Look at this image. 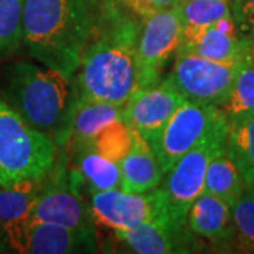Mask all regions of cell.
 Here are the masks:
<instances>
[{
  "mask_svg": "<svg viewBox=\"0 0 254 254\" xmlns=\"http://www.w3.org/2000/svg\"><path fill=\"white\" fill-rule=\"evenodd\" d=\"M100 16L93 0H24L23 46L38 63L72 81Z\"/></svg>",
  "mask_w": 254,
  "mask_h": 254,
  "instance_id": "cell-2",
  "label": "cell"
},
{
  "mask_svg": "<svg viewBox=\"0 0 254 254\" xmlns=\"http://www.w3.org/2000/svg\"><path fill=\"white\" fill-rule=\"evenodd\" d=\"M76 171L89 193L118 190L122 185L120 165L102 157L89 147L76 150Z\"/></svg>",
  "mask_w": 254,
  "mask_h": 254,
  "instance_id": "cell-20",
  "label": "cell"
},
{
  "mask_svg": "<svg viewBox=\"0 0 254 254\" xmlns=\"http://www.w3.org/2000/svg\"><path fill=\"white\" fill-rule=\"evenodd\" d=\"M230 1H233V0H230Z\"/></svg>",
  "mask_w": 254,
  "mask_h": 254,
  "instance_id": "cell-31",
  "label": "cell"
},
{
  "mask_svg": "<svg viewBox=\"0 0 254 254\" xmlns=\"http://www.w3.org/2000/svg\"><path fill=\"white\" fill-rule=\"evenodd\" d=\"M178 51L216 63H246L250 61V38L239 34L230 16L206 27L184 28Z\"/></svg>",
  "mask_w": 254,
  "mask_h": 254,
  "instance_id": "cell-14",
  "label": "cell"
},
{
  "mask_svg": "<svg viewBox=\"0 0 254 254\" xmlns=\"http://www.w3.org/2000/svg\"><path fill=\"white\" fill-rule=\"evenodd\" d=\"M226 131H220L202 141L174 164L158 187L164 198L167 218L187 225L190 205L203 193L205 175L210 160L226 147Z\"/></svg>",
  "mask_w": 254,
  "mask_h": 254,
  "instance_id": "cell-8",
  "label": "cell"
},
{
  "mask_svg": "<svg viewBox=\"0 0 254 254\" xmlns=\"http://www.w3.org/2000/svg\"><path fill=\"white\" fill-rule=\"evenodd\" d=\"M113 1H116L118 4L123 6L125 9L130 10L138 18L145 17L150 13L155 11L154 7L147 0H113Z\"/></svg>",
  "mask_w": 254,
  "mask_h": 254,
  "instance_id": "cell-28",
  "label": "cell"
},
{
  "mask_svg": "<svg viewBox=\"0 0 254 254\" xmlns=\"http://www.w3.org/2000/svg\"><path fill=\"white\" fill-rule=\"evenodd\" d=\"M226 151L243 177L247 190L254 187V113L229 122Z\"/></svg>",
  "mask_w": 254,
  "mask_h": 254,
  "instance_id": "cell-19",
  "label": "cell"
},
{
  "mask_svg": "<svg viewBox=\"0 0 254 254\" xmlns=\"http://www.w3.org/2000/svg\"><path fill=\"white\" fill-rule=\"evenodd\" d=\"M227 128L229 122L218 106L185 100L151 144L164 175L182 155Z\"/></svg>",
  "mask_w": 254,
  "mask_h": 254,
  "instance_id": "cell-5",
  "label": "cell"
},
{
  "mask_svg": "<svg viewBox=\"0 0 254 254\" xmlns=\"http://www.w3.org/2000/svg\"><path fill=\"white\" fill-rule=\"evenodd\" d=\"M4 79L1 98L30 126L53 137L58 147L66 144L75 99L71 79L26 61L9 65Z\"/></svg>",
  "mask_w": 254,
  "mask_h": 254,
  "instance_id": "cell-3",
  "label": "cell"
},
{
  "mask_svg": "<svg viewBox=\"0 0 254 254\" xmlns=\"http://www.w3.org/2000/svg\"><path fill=\"white\" fill-rule=\"evenodd\" d=\"M120 190L126 192H150L161 185L164 174L153 147L141 134L133 130V145L122 160Z\"/></svg>",
  "mask_w": 254,
  "mask_h": 254,
  "instance_id": "cell-16",
  "label": "cell"
},
{
  "mask_svg": "<svg viewBox=\"0 0 254 254\" xmlns=\"http://www.w3.org/2000/svg\"><path fill=\"white\" fill-rule=\"evenodd\" d=\"M140 20L137 38L138 89L163 79L164 66L177 54L184 34L178 4L155 10Z\"/></svg>",
  "mask_w": 254,
  "mask_h": 254,
  "instance_id": "cell-9",
  "label": "cell"
},
{
  "mask_svg": "<svg viewBox=\"0 0 254 254\" xmlns=\"http://www.w3.org/2000/svg\"><path fill=\"white\" fill-rule=\"evenodd\" d=\"M155 10L158 9H165V7H171V6H175L178 4L180 0H147Z\"/></svg>",
  "mask_w": 254,
  "mask_h": 254,
  "instance_id": "cell-29",
  "label": "cell"
},
{
  "mask_svg": "<svg viewBox=\"0 0 254 254\" xmlns=\"http://www.w3.org/2000/svg\"><path fill=\"white\" fill-rule=\"evenodd\" d=\"M173 69L165 76L190 102L219 106L245 63H216L178 51ZM247 63V61H246Z\"/></svg>",
  "mask_w": 254,
  "mask_h": 254,
  "instance_id": "cell-10",
  "label": "cell"
},
{
  "mask_svg": "<svg viewBox=\"0 0 254 254\" xmlns=\"http://www.w3.org/2000/svg\"><path fill=\"white\" fill-rule=\"evenodd\" d=\"M96 229H69L30 216L0 227V253H96Z\"/></svg>",
  "mask_w": 254,
  "mask_h": 254,
  "instance_id": "cell-6",
  "label": "cell"
},
{
  "mask_svg": "<svg viewBox=\"0 0 254 254\" xmlns=\"http://www.w3.org/2000/svg\"><path fill=\"white\" fill-rule=\"evenodd\" d=\"M233 242L246 253H254V190H243L232 206Z\"/></svg>",
  "mask_w": 254,
  "mask_h": 254,
  "instance_id": "cell-26",
  "label": "cell"
},
{
  "mask_svg": "<svg viewBox=\"0 0 254 254\" xmlns=\"http://www.w3.org/2000/svg\"><path fill=\"white\" fill-rule=\"evenodd\" d=\"M24 0H0V61L17 55L23 46Z\"/></svg>",
  "mask_w": 254,
  "mask_h": 254,
  "instance_id": "cell-23",
  "label": "cell"
},
{
  "mask_svg": "<svg viewBox=\"0 0 254 254\" xmlns=\"http://www.w3.org/2000/svg\"><path fill=\"white\" fill-rule=\"evenodd\" d=\"M81 185L78 171L58 155L54 168L41 181L30 218L69 229H95L91 205L82 198Z\"/></svg>",
  "mask_w": 254,
  "mask_h": 254,
  "instance_id": "cell-7",
  "label": "cell"
},
{
  "mask_svg": "<svg viewBox=\"0 0 254 254\" xmlns=\"http://www.w3.org/2000/svg\"><path fill=\"white\" fill-rule=\"evenodd\" d=\"M184 28H200L232 16L230 0H180Z\"/></svg>",
  "mask_w": 254,
  "mask_h": 254,
  "instance_id": "cell-25",
  "label": "cell"
},
{
  "mask_svg": "<svg viewBox=\"0 0 254 254\" xmlns=\"http://www.w3.org/2000/svg\"><path fill=\"white\" fill-rule=\"evenodd\" d=\"M118 3L102 6L98 31L82 57L73 93L125 106L138 89L137 38L140 24L120 13Z\"/></svg>",
  "mask_w": 254,
  "mask_h": 254,
  "instance_id": "cell-1",
  "label": "cell"
},
{
  "mask_svg": "<svg viewBox=\"0 0 254 254\" xmlns=\"http://www.w3.org/2000/svg\"><path fill=\"white\" fill-rule=\"evenodd\" d=\"M131 145H133V128L125 120H119L102 128L88 144L82 147H89L102 157L108 158L113 163L120 164L122 160L128 154Z\"/></svg>",
  "mask_w": 254,
  "mask_h": 254,
  "instance_id": "cell-24",
  "label": "cell"
},
{
  "mask_svg": "<svg viewBox=\"0 0 254 254\" xmlns=\"http://www.w3.org/2000/svg\"><path fill=\"white\" fill-rule=\"evenodd\" d=\"M127 252L137 254H180L200 252L202 243L187 225L167 218L141 223L126 230H113Z\"/></svg>",
  "mask_w": 254,
  "mask_h": 254,
  "instance_id": "cell-13",
  "label": "cell"
},
{
  "mask_svg": "<svg viewBox=\"0 0 254 254\" xmlns=\"http://www.w3.org/2000/svg\"><path fill=\"white\" fill-rule=\"evenodd\" d=\"M41 181H21L0 187V227L13 220L30 216Z\"/></svg>",
  "mask_w": 254,
  "mask_h": 254,
  "instance_id": "cell-21",
  "label": "cell"
},
{
  "mask_svg": "<svg viewBox=\"0 0 254 254\" xmlns=\"http://www.w3.org/2000/svg\"><path fill=\"white\" fill-rule=\"evenodd\" d=\"M253 37H254V36H253Z\"/></svg>",
  "mask_w": 254,
  "mask_h": 254,
  "instance_id": "cell-32",
  "label": "cell"
},
{
  "mask_svg": "<svg viewBox=\"0 0 254 254\" xmlns=\"http://www.w3.org/2000/svg\"><path fill=\"white\" fill-rule=\"evenodd\" d=\"M58 154L54 138L30 126L0 96V187L43 181Z\"/></svg>",
  "mask_w": 254,
  "mask_h": 254,
  "instance_id": "cell-4",
  "label": "cell"
},
{
  "mask_svg": "<svg viewBox=\"0 0 254 254\" xmlns=\"http://www.w3.org/2000/svg\"><path fill=\"white\" fill-rule=\"evenodd\" d=\"M185 100L170 81L164 78L154 85L137 89L131 95L125 105L123 120L151 145L174 112Z\"/></svg>",
  "mask_w": 254,
  "mask_h": 254,
  "instance_id": "cell-12",
  "label": "cell"
},
{
  "mask_svg": "<svg viewBox=\"0 0 254 254\" xmlns=\"http://www.w3.org/2000/svg\"><path fill=\"white\" fill-rule=\"evenodd\" d=\"M89 205L95 225L112 230H126L155 219L167 218L160 188L141 193L126 192L120 188L102 190L92 193Z\"/></svg>",
  "mask_w": 254,
  "mask_h": 254,
  "instance_id": "cell-11",
  "label": "cell"
},
{
  "mask_svg": "<svg viewBox=\"0 0 254 254\" xmlns=\"http://www.w3.org/2000/svg\"><path fill=\"white\" fill-rule=\"evenodd\" d=\"M252 190H254V187H253V188H252Z\"/></svg>",
  "mask_w": 254,
  "mask_h": 254,
  "instance_id": "cell-30",
  "label": "cell"
},
{
  "mask_svg": "<svg viewBox=\"0 0 254 254\" xmlns=\"http://www.w3.org/2000/svg\"><path fill=\"white\" fill-rule=\"evenodd\" d=\"M227 122L254 113V63L247 61L237 72L226 99L218 106Z\"/></svg>",
  "mask_w": 254,
  "mask_h": 254,
  "instance_id": "cell-22",
  "label": "cell"
},
{
  "mask_svg": "<svg viewBox=\"0 0 254 254\" xmlns=\"http://www.w3.org/2000/svg\"><path fill=\"white\" fill-rule=\"evenodd\" d=\"M123 110L125 106L75 95L66 144H72L75 150L88 144L102 128L123 120Z\"/></svg>",
  "mask_w": 254,
  "mask_h": 254,
  "instance_id": "cell-17",
  "label": "cell"
},
{
  "mask_svg": "<svg viewBox=\"0 0 254 254\" xmlns=\"http://www.w3.org/2000/svg\"><path fill=\"white\" fill-rule=\"evenodd\" d=\"M245 190L243 177L235 161L227 154L225 147L209 163L205 175L203 192L226 200L230 206H233Z\"/></svg>",
  "mask_w": 254,
  "mask_h": 254,
  "instance_id": "cell-18",
  "label": "cell"
},
{
  "mask_svg": "<svg viewBox=\"0 0 254 254\" xmlns=\"http://www.w3.org/2000/svg\"><path fill=\"white\" fill-rule=\"evenodd\" d=\"M187 226L193 235L208 240L213 246H229L233 242L232 206L226 200L203 192L190 205Z\"/></svg>",
  "mask_w": 254,
  "mask_h": 254,
  "instance_id": "cell-15",
  "label": "cell"
},
{
  "mask_svg": "<svg viewBox=\"0 0 254 254\" xmlns=\"http://www.w3.org/2000/svg\"><path fill=\"white\" fill-rule=\"evenodd\" d=\"M230 3L239 34L252 38L254 36V0H233Z\"/></svg>",
  "mask_w": 254,
  "mask_h": 254,
  "instance_id": "cell-27",
  "label": "cell"
}]
</instances>
